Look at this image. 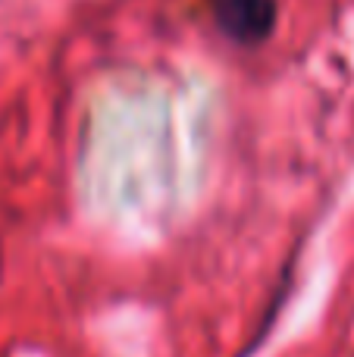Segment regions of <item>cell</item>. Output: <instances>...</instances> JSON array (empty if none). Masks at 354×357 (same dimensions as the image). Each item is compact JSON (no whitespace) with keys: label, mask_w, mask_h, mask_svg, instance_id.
<instances>
[{"label":"cell","mask_w":354,"mask_h":357,"mask_svg":"<svg viewBox=\"0 0 354 357\" xmlns=\"http://www.w3.org/2000/svg\"><path fill=\"white\" fill-rule=\"evenodd\" d=\"M217 6L223 25L236 29L245 38L254 35L257 25H267V13H270L267 0H217Z\"/></svg>","instance_id":"1"}]
</instances>
